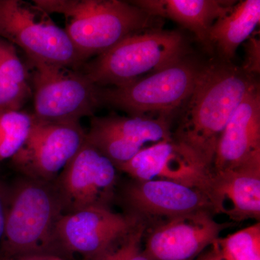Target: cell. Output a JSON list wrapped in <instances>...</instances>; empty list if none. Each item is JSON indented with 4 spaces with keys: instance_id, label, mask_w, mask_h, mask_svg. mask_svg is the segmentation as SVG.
Returning a JSON list of instances; mask_svg holds the SVG:
<instances>
[{
    "instance_id": "1",
    "label": "cell",
    "mask_w": 260,
    "mask_h": 260,
    "mask_svg": "<svg viewBox=\"0 0 260 260\" xmlns=\"http://www.w3.org/2000/svg\"><path fill=\"white\" fill-rule=\"evenodd\" d=\"M256 83L254 76L231 62L205 64L192 93L184 104L172 139L211 172L224 128Z\"/></svg>"
},
{
    "instance_id": "2",
    "label": "cell",
    "mask_w": 260,
    "mask_h": 260,
    "mask_svg": "<svg viewBox=\"0 0 260 260\" xmlns=\"http://www.w3.org/2000/svg\"><path fill=\"white\" fill-rule=\"evenodd\" d=\"M32 3L48 15L64 16L65 31L85 63L132 34L153 28L155 19L131 2L34 0Z\"/></svg>"
},
{
    "instance_id": "3",
    "label": "cell",
    "mask_w": 260,
    "mask_h": 260,
    "mask_svg": "<svg viewBox=\"0 0 260 260\" xmlns=\"http://www.w3.org/2000/svg\"><path fill=\"white\" fill-rule=\"evenodd\" d=\"M185 37L178 30L150 28L132 34L93 61L82 72L101 88L143 79L188 56Z\"/></svg>"
},
{
    "instance_id": "4",
    "label": "cell",
    "mask_w": 260,
    "mask_h": 260,
    "mask_svg": "<svg viewBox=\"0 0 260 260\" xmlns=\"http://www.w3.org/2000/svg\"><path fill=\"white\" fill-rule=\"evenodd\" d=\"M62 215V204L54 181L22 177L10 188L0 246L3 258L55 254L54 233Z\"/></svg>"
},
{
    "instance_id": "5",
    "label": "cell",
    "mask_w": 260,
    "mask_h": 260,
    "mask_svg": "<svg viewBox=\"0 0 260 260\" xmlns=\"http://www.w3.org/2000/svg\"><path fill=\"white\" fill-rule=\"evenodd\" d=\"M205 65L186 56L154 74L118 87H98L100 106H109L129 116L148 113L171 116L192 93Z\"/></svg>"
},
{
    "instance_id": "6",
    "label": "cell",
    "mask_w": 260,
    "mask_h": 260,
    "mask_svg": "<svg viewBox=\"0 0 260 260\" xmlns=\"http://www.w3.org/2000/svg\"><path fill=\"white\" fill-rule=\"evenodd\" d=\"M0 38L20 47L29 60L75 70L85 64L65 30L32 3L0 0Z\"/></svg>"
},
{
    "instance_id": "7",
    "label": "cell",
    "mask_w": 260,
    "mask_h": 260,
    "mask_svg": "<svg viewBox=\"0 0 260 260\" xmlns=\"http://www.w3.org/2000/svg\"><path fill=\"white\" fill-rule=\"evenodd\" d=\"M30 61L34 68L32 115L39 120L54 123H80L93 117L100 107L98 86L81 70L62 65Z\"/></svg>"
},
{
    "instance_id": "8",
    "label": "cell",
    "mask_w": 260,
    "mask_h": 260,
    "mask_svg": "<svg viewBox=\"0 0 260 260\" xmlns=\"http://www.w3.org/2000/svg\"><path fill=\"white\" fill-rule=\"evenodd\" d=\"M116 166L86 140L54 181L63 215L109 207L118 184Z\"/></svg>"
},
{
    "instance_id": "9",
    "label": "cell",
    "mask_w": 260,
    "mask_h": 260,
    "mask_svg": "<svg viewBox=\"0 0 260 260\" xmlns=\"http://www.w3.org/2000/svg\"><path fill=\"white\" fill-rule=\"evenodd\" d=\"M86 137L80 123H54L34 117L22 148L10 160L22 177L54 182L79 151Z\"/></svg>"
},
{
    "instance_id": "10",
    "label": "cell",
    "mask_w": 260,
    "mask_h": 260,
    "mask_svg": "<svg viewBox=\"0 0 260 260\" xmlns=\"http://www.w3.org/2000/svg\"><path fill=\"white\" fill-rule=\"evenodd\" d=\"M143 222L131 214L115 213L109 207H93L64 214L56 224L54 251L78 253L88 260Z\"/></svg>"
},
{
    "instance_id": "11",
    "label": "cell",
    "mask_w": 260,
    "mask_h": 260,
    "mask_svg": "<svg viewBox=\"0 0 260 260\" xmlns=\"http://www.w3.org/2000/svg\"><path fill=\"white\" fill-rule=\"evenodd\" d=\"M171 116L109 115L90 119L86 140L117 168L140 150L172 139Z\"/></svg>"
},
{
    "instance_id": "12",
    "label": "cell",
    "mask_w": 260,
    "mask_h": 260,
    "mask_svg": "<svg viewBox=\"0 0 260 260\" xmlns=\"http://www.w3.org/2000/svg\"><path fill=\"white\" fill-rule=\"evenodd\" d=\"M213 215L200 211L162 220L145 230L143 254L149 260H194L230 225Z\"/></svg>"
},
{
    "instance_id": "13",
    "label": "cell",
    "mask_w": 260,
    "mask_h": 260,
    "mask_svg": "<svg viewBox=\"0 0 260 260\" xmlns=\"http://www.w3.org/2000/svg\"><path fill=\"white\" fill-rule=\"evenodd\" d=\"M119 198L125 213L145 223L200 211L214 214L204 191L174 181L130 179L121 186Z\"/></svg>"
},
{
    "instance_id": "14",
    "label": "cell",
    "mask_w": 260,
    "mask_h": 260,
    "mask_svg": "<svg viewBox=\"0 0 260 260\" xmlns=\"http://www.w3.org/2000/svg\"><path fill=\"white\" fill-rule=\"evenodd\" d=\"M117 169L133 180L174 181L205 192L211 174L172 138L143 148Z\"/></svg>"
},
{
    "instance_id": "15",
    "label": "cell",
    "mask_w": 260,
    "mask_h": 260,
    "mask_svg": "<svg viewBox=\"0 0 260 260\" xmlns=\"http://www.w3.org/2000/svg\"><path fill=\"white\" fill-rule=\"evenodd\" d=\"M205 193L214 214L234 222L260 219V158L240 167L211 171Z\"/></svg>"
},
{
    "instance_id": "16",
    "label": "cell",
    "mask_w": 260,
    "mask_h": 260,
    "mask_svg": "<svg viewBox=\"0 0 260 260\" xmlns=\"http://www.w3.org/2000/svg\"><path fill=\"white\" fill-rule=\"evenodd\" d=\"M260 158V90L256 83L246 94L224 128L212 171L240 167Z\"/></svg>"
},
{
    "instance_id": "17",
    "label": "cell",
    "mask_w": 260,
    "mask_h": 260,
    "mask_svg": "<svg viewBox=\"0 0 260 260\" xmlns=\"http://www.w3.org/2000/svg\"><path fill=\"white\" fill-rule=\"evenodd\" d=\"M131 3L152 16L171 19L180 24L208 49L212 25L234 6V2L217 0H137Z\"/></svg>"
},
{
    "instance_id": "18",
    "label": "cell",
    "mask_w": 260,
    "mask_h": 260,
    "mask_svg": "<svg viewBox=\"0 0 260 260\" xmlns=\"http://www.w3.org/2000/svg\"><path fill=\"white\" fill-rule=\"evenodd\" d=\"M259 21V0L238 3L212 25L208 34L209 49L215 48L221 61L230 62L238 47L251 37Z\"/></svg>"
},
{
    "instance_id": "19",
    "label": "cell",
    "mask_w": 260,
    "mask_h": 260,
    "mask_svg": "<svg viewBox=\"0 0 260 260\" xmlns=\"http://www.w3.org/2000/svg\"><path fill=\"white\" fill-rule=\"evenodd\" d=\"M31 95L27 68L15 46L0 38V110L20 111Z\"/></svg>"
},
{
    "instance_id": "20",
    "label": "cell",
    "mask_w": 260,
    "mask_h": 260,
    "mask_svg": "<svg viewBox=\"0 0 260 260\" xmlns=\"http://www.w3.org/2000/svg\"><path fill=\"white\" fill-rule=\"evenodd\" d=\"M34 122L32 113L0 110V162L11 159L22 148Z\"/></svg>"
},
{
    "instance_id": "21",
    "label": "cell",
    "mask_w": 260,
    "mask_h": 260,
    "mask_svg": "<svg viewBox=\"0 0 260 260\" xmlns=\"http://www.w3.org/2000/svg\"><path fill=\"white\" fill-rule=\"evenodd\" d=\"M224 260H260L259 222L216 241Z\"/></svg>"
},
{
    "instance_id": "22",
    "label": "cell",
    "mask_w": 260,
    "mask_h": 260,
    "mask_svg": "<svg viewBox=\"0 0 260 260\" xmlns=\"http://www.w3.org/2000/svg\"><path fill=\"white\" fill-rule=\"evenodd\" d=\"M147 224L140 223L133 232L114 242L99 255L88 260H149L143 254L142 241Z\"/></svg>"
},
{
    "instance_id": "23",
    "label": "cell",
    "mask_w": 260,
    "mask_h": 260,
    "mask_svg": "<svg viewBox=\"0 0 260 260\" xmlns=\"http://www.w3.org/2000/svg\"><path fill=\"white\" fill-rule=\"evenodd\" d=\"M242 70L246 74L254 76L260 72V40L259 37H250L245 44V59Z\"/></svg>"
},
{
    "instance_id": "24",
    "label": "cell",
    "mask_w": 260,
    "mask_h": 260,
    "mask_svg": "<svg viewBox=\"0 0 260 260\" xmlns=\"http://www.w3.org/2000/svg\"><path fill=\"white\" fill-rule=\"evenodd\" d=\"M10 188L0 179V246L4 236L5 222L9 205Z\"/></svg>"
},
{
    "instance_id": "25",
    "label": "cell",
    "mask_w": 260,
    "mask_h": 260,
    "mask_svg": "<svg viewBox=\"0 0 260 260\" xmlns=\"http://www.w3.org/2000/svg\"><path fill=\"white\" fill-rule=\"evenodd\" d=\"M210 246V250L202 253L194 260H224L217 246L216 241Z\"/></svg>"
},
{
    "instance_id": "26",
    "label": "cell",
    "mask_w": 260,
    "mask_h": 260,
    "mask_svg": "<svg viewBox=\"0 0 260 260\" xmlns=\"http://www.w3.org/2000/svg\"><path fill=\"white\" fill-rule=\"evenodd\" d=\"M49 260H65L63 259V258L60 257V256L56 255V254H51L50 259Z\"/></svg>"
},
{
    "instance_id": "27",
    "label": "cell",
    "mask_w": 260,
    "mask_h": 260,
    "mask_svg": "<svg viewBox=\"0 0 260 260\" xmlns=\"http://www.w3.org/2000/svg\"><path fill=\"white\" fill-rule=\"evenodd\" d=\"M2 260H20L18 257L3 258Z\"/></svg>"
}]
</instances>
